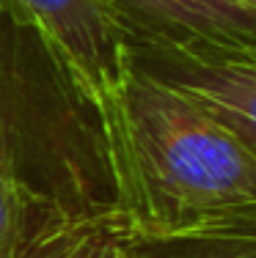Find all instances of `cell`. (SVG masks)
Segmentation results:
<instances>
[{
    "instance_id": "obj_1",
    "label": "cell",
    "mask_w": 256,
    "mask_h": 258,
    "mask_svg": "<svg viewBox=\"0 0 256 258\" xmlns=\"http://www.w3.org/2000/svg\"><path fill=\"white\" fill-rule=\"evenodd\" d=\"M99 118L121 231L176 233L256 214V157L179 91L127 63Z\"/></svg>"
},
{
    "instance_id": "obj_7",
    "label": "cell",
    "mask_w": 256,
    "mask_h": 258,
    "mask_svg": "<svg viewBox=\"0 0 256 258\" xmlns=\"http://www.w3.org/2000/svg\"><path fill=\"white\" fill-rule=\"evenodd\" d=\"M119 231V220H85L50 239L30 258H108Z\"/></svg>"
},
{
    "instance_id": "obj_5",
    "label": "cell",
    "mask_w": 256,
    "mask_h": 258,
    "mask_svg": "<svg viewBox=\"0 0 256 258\" xmlns=\"http://www.w3.org/2000/svg\"><path fill=\"white\" fill-rule=\"evenodd\" d=\"M116 247L121 258H256V214L176 233L119 231Z\"/></svg>"
},
{
    "instance_id": "obj_3",
    "label": "cell",
    "mask_w": 256,
    "mask_h": 258,
    "mask_svg": "<svg viewBox=\"0 0 256 258\" xmlns=\"http://www.w3.org/2000/svg\"><path fill=\"white\" fill-rule=\"evenodd\" d=\"M56 47L80 88L99 107L127 69L124 33L108 0H3Z\"/></svg>"
},
{
    "instance_id": "obj_8",
    "label": "cell",
    "mask_w": 256,
    "mask_h": 258,
    "mask_svg": "<svg viewBox=\"0 0 256 258\" xmlns=\"http://www.w3.org/2000/svg\"><path fill=\"white\" fill-rule=\"evenodd\" d=\"M108 258H121V253H119V247H116V242H113V247H111V253H108Z\"/></svg>"
},
{
    "instance_id": "obj_2",
    "label": "cell",
    "mask_w": 256,
    "mask_h": 258,
    "mask_svg": "<svg viewBox=\"0 0 256 258\" xmlns=\"http://www.w3.org/2000/svg\"><path fill=\"white\" fill-rule=\"evenodd\" d=\"M124 47L132 69L201 104L256 157V50L157 41Z\"/></svg>"
},
{
    "instance_id": "obj_9",
    "label": "cell",
    "mask_w": 256,
    "mask_h": 258,
    "mask_svg": "<svg viewBox=\"0 0 256 258\" xmlns=\"http://www.w3.org/2000/svg\"><path fill=\"white\" fill-rule=\"evenodd\" d=\"M248 3H253V6H256V0H248Z\"/></svg>"
},
{
    "instance_id": "obj_6",
    "label": "cell",
    "mask_w": 256,
    "mask_h": 258,
    "mask_svg": "<svg viewBox=\"0 0 256 258\" xmlns=\"http://www.w3.org/2000/svg\"><path fill=\"white\" fill-rule=\"evenodd\" d=\"M61 77H75L39 28L22 25L0 47V96L20 94Z\"/></svg>"
},
{
    "instance_id": "obj_4",
    "label": "cell",
    "mask_w": 256,
    "mask_h": 258,
    "mask_svg": "<svg viewBox=\"0 0 256 258\" xmlns=\"http://www.w3.org/2000/svg\"><path fill=\"white\" fill-rule=\"evenodd\" d=\"M124 44H212L256 50V6L248 0H108Z\"/></svg>"
}]
</instances>
